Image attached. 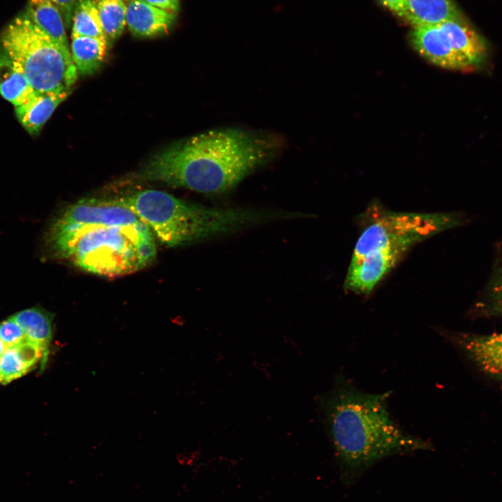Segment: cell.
Returning a JSON list of instances; mask_svg holds the SVG:
<instances>
[{"label":"cell","instance_id":"2","mask_svg":"<svg viewBox=\"0 0 502 502\" xmlns=\"http://www.w3.org/2000/svg\"><path fill=\"white\" fill-rule=\"evenodd\" d=\"M275 149L267 135L240 129L211 130L158 153L139 178L205 194L222 193L267 162Z\"/></svg>","mask_w":502,"mask_h":502},{"label":"cell","instance_id":"21","mask_svg":"<svg viewBox=\"0 0 502 502\" xmlns=\"http://www.w3.org/2000/svg\"><path fill=\"white\" fill-rule=\"evenodd\" d=\"M15 349L29 370L33 369L39 360H41V368L43 369L48 354L38 344L27 339L16 347Z\"/></svg>","mask_w":502,"mask_h":502},{"label":"cell","instance_id":"24","mask_svg":"<svg viewBox=\"0 0 502 502\" xmlns=\"http://www.w3.org/2000/svg\"><path fill=\"white\" fill-rule=\"evenodd\" d=\"M147 3L161 9L177 13L179 10V0H144Z\"/></svg>","mask_w":502,"mask_h":502},{"label":"cell","instance_id":"14","mask_svg":"<svg viewBox=\"0 0 502 502\" xmlns=\"http://www.w3.org/2000/svg\"><path fill=\"white\" fill-rule=\"evenodd\" d=\"M35 92L20 69L0 47V95L17 107L30 100Z\"/></svg>","mask_w":502,"mask_h":502},{"label":"cell","instance_id":"13","mask_svg":"<svg viewBox=\"0 0 502 502\" xmlns=\"http://www.w3.org/2000/svg\"><path fill=\"white\" fill-rule=\"evenodd\" d=\"M23 14L52 39L68 47L63 15L52 0H29Z\"/></svg>","mask_w":502,"mask_h":502},{"label":"cell","instance_id":"4","mask_svg":"<svg viewBox=\"0 0 502 502\" xmlns=\"http://www.w3.org/2000/svg\"><path fill=\"white\" fill-rule=\"evenodd\" d=\"M47 240L56 257L105 277L135 272L151 264L156 257L153 233L143 222L136 225L52 223Z\"/></svg>","mask_w":502,"mask_h":502},{"label":"cell","instance_id":"6","mask_svg":"<svg viewBox=\"0 0 502 502\" xmlns=\"http://www.w3.org/2000/svg\"><path fill=\"white\" fill-rule=\"evenodd\" d=\"M0 47L35 91L71 90L77 79L68 47L52 39L23 13L3 30Z\"/></svg>","mask_w":502,"mask_h":502},{"label":"cell","instance_id":"9","mask_svg":"<svg viewBox=\"0 0 502 502\" xmlns=\"http://www.w3.org/2000/svg\"><path fill=\"white\" fill-rule=\"evenodd\" d=\"M439 333L485 374L502 380V332L473 334L439 329Z\"/></svg>","mask_w":502,"mask_h":502},{"label":"cell","instance_id":"23","mask_svg":"<svg viewBox=\"0 0 502 502\" xmlns=\"http://www.w3.org/2000/svg\"><path fill=\"white\" fill-rule=\"evenodd\" d=\"M52 1L61 10L66 27L69 28L72 22L73 10L77 0H52Z\"/></svg>","mask_w":502,"mask_h":502},{"label":"cell","instance_id":"10","mask_svg":"<svg viewBox=\"0 0 502 502\" xmlns=\"http://www.w3.org/2000/svg\"><path fill=\"white\" fill-rule=\"evenodd\" d=\"M176 13L155 7L144 0H129L126 24L131 33L141 38L167 34L176 20Z\"/></svg>","mask_w":502,"mask_h":502},{"label":"cell","instance_id":"26","mask_svg":"<svg viewBox=\"0 0 502 502\" xmlns=\"http://www.w3.org/2000/svg\"><path fill=\"white\" fill-rule=\"evenodd\" d=\"M6 349V348L5 345L3 344V342L0 339V357L3 353V352L5 351Z\"/></svg>","mask_w":502,"mask_h":502},{"label":"cell","instance_id":"27","mask_svg":"<svg viewBox=\"0 0 502 502\" xmlns=\"http://www.w3.org/2000/svg\"><path fill=\"white\" fill-rule=\"evenodd\" d=\"M0 383H1V381H0Z\"/></svg>","mask_w":502,"mask_h":502},{"label":"cell","instance_id":"11","mask_svg":"<svg viewBox=\"0 0 502 502\" xmlns=\"http://www.w3.org/2000/svg\"><path fill=\"white\" fill-rule=\"evenodd\" d=\"M71 93L62 91L38 92L27 102L15 107L16 116L23 128L32 136L38 135L55 109Z\"/></svg>","mask_w":502,"mask_h":502},{"label":"cell","instance_id":"16","mask_svg":"<svg viewBox=\"0 0 502 502\" xmlns=\"http://www.w3.org/2000/svg\"><path fill=\"white\" fill-rule=\"evenodd\" d=\"M107 46V41L98 38H72L70 54L78 73L86 76L96 72L105 60Z\"/></svg>","mask_w":502,"mask_h":502},{"label":"cell","instance_id":"19","mask_svg":"<svg viewBox=\"0 0 502 502\" xmlns=\"http://www.w3.org/2000/svg\"><path fill=\"white\" fill-rule=\"evenodd\" d=\"M95 3L107 41L118 38L126 24L127 5L123 0H96Z\"/></svg>","mask_w":502,"mask_h":502},{"label":"cell","instance_id":"20","mask_svg":"<svg viewBox=\"0 0 502 502\" xmlns=\"http://www.w3.org/2000/svg\"><path fill=\"white\" fill-rule=\"evenodd\" d=\"M29 371L15 348L6 349L0 357V381L2 384L21 377Z\"/></svg>","mask_w":502,"mask_h":502},{"label":"cell","instance_id":"3","mask_svg":"<svg viewBox=\"0 0 502 502\" xmlns=\"http://www.w3.org/2000/svg\"><path fill=\"white\" fill-rule=\"evenodd\" d=\"M122 199L157 238L171 248L285 218L267 211L202 206L156 190L138 191Z\"/></svg>","mask_w":502,"mask_h":502},{"label":"cell","instance_id":"25","mask_svg":"<svg viewBox=\"0 0 502 502\" xmlns=\"http://www.w3.org/2000/svg\"><path fill=\"white\" fill-rule=\"evenodd\" d=\"M380 2L398 16L402 17L404 13L405 0H379Z\"/></svg>","mask_w":502,"mask_h":502},{"label":"cell","instance_id":"8","mask_svg":"<svg viewBox=\"0 0 502 502\" xmlns=\"http://www.w3.org/2000/svg\"><path fill=\"white\" fill-rule=\"evenodd\" d=\"M410 40L418 54L433 65L463 73L473 71L439 24L413 26Z\"/></svg>","mask_w":502,"mask_h":502},{"label":"cell","instance_id":"1","mask_svg":"<svg viewBox=\"0 0 502 502\" xmlns=\"http://www.w3.org/2000/svg\"><path fill=\"white\" fill-rule=\"evenodd\" d=\"M390 394L363 391L340 374L333 388L319 397L325 429L346 485L386 457L432 449L429 441L406 433L391 418Z\"/></svg>","mask_w":502,"mask_h":502},{"label":"cell","instance_id":"7","mask_svg":"<svg viewBox=\"0 0 502 502\" xmlns=\"http://www.w3.org/2000/svg\"><path fill=\"white\" fill-rule=\"evenodd\" d=\"M142 221L132 211L123 199H84L79 200L60 213L53 223L63 226L90 224L136 225Z\"/></svg>","mask_w":502,"mask_h":502},{"label":"cell","instance_id":"22","mask_svg":"<svg viewBox=\"0 0 502 502\" xmlns=\"http://www.w3.org/2000/svg\"><path fill=\"white\" fill-rule=\"evenodd\" d=\"M0 339L6 349L15 348L28 339L20 326L10 317L0 323Z\"/></svg>","mask_w":502,"mask_h":502},{"label":"cell","instance_id":"15","mask_svg":"<svg viewBox=\"0 0 502 502\" xmlns=\"http://www.w3.org/2000/svg\"><path fill=\"white\" fill-rule=\"evenodd\" d=\"M11 318L29 340L38 344L48 354L53 336V316L42 307H32L15 313Z\"/></svg>","mask_w":502,"mask_h":502},{"label":"cell","instance_id":"12","mask_svg":"<svg viewBox=\"0 0 502 502\" xmlns=\"http://www.w3.org/2000/svg\"><path fill=\"white\" fill-rule=\"evenodd\" d=\"M460 13L452 0H405L402 17L416 26L440 24Z\"/></svg>","mask_w":502,"mask_h":502},{"label":"cell","instance_id":"5","mask_svg":"<svg viewBox=\"0 0 502 502\" xmlns=\"http://www.w3.org/2000/svg\"><path fill=\"white\" fill-rule=\"evenodd\" d=\"M362 218L351 261L369 257L393 268L413 245L466 220L457 212H395L379 205L370 206Z\"/></svg>","mask_w":502,"mask_h":502},{"label":"cell","instance_id":"17","mask_svg":"<svg viewBox=\"0 0 502 502\" xmlns=\"http://www.w3.org/2000/svg\"><path fill=\"white\" fill-rule=\"evenodd\" d=\"M479 316L502 318V252L495 259L489 278L474 307Z\"/></svg>","mask_w":502,"mask_h":502},{"label":"cell","instance_id":"18","mask_svg":"<svg viewBox=\"0 0 502 502\" xmlns=\"http://www.w3.org/2000/svg\"><path fill=\"white\" fill-rule=\"evenodd\" d=\"M72 22L71 38L85 36L107 41L94 1L77 0Z\"/></svg>","mask_w":502,"mask_h":502}]
</instances>
